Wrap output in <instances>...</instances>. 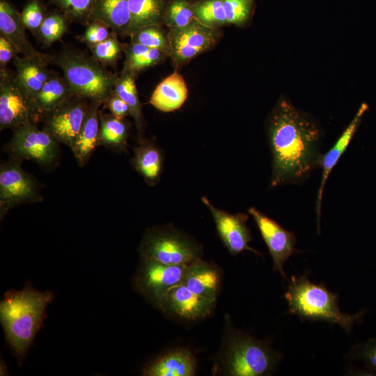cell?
<instances>
[{
	"label": "cell",
	"mask_w": 376,
	"mask_h": 376,
	"mask_svg": "<svg viewBox=\"0 0 376 376\" xmlns=\"http://www.w3.org/2000/svg\"><path fill=\"white\" fill-rule=\"evenodd\" d=\"M322 138V130L311 116L281 99L267 123L270 187L304 182L321 164Z\"/></svg>",
	"instance_id": "cell-1"
},
{
	"label": "cell",
	"mask_w": 376,
	"mask_h": 376,
	"mask_svg": "<svg viewBox=\"0 0 376 376\" xmlns=\"http://www.w3.org/2000/svg\"><path fill=\"white\" fill-rule=\"evenodd\" d=\"M51 292L31 288L6 292L0 304V320L14 352L23 356L38 332L46 306L52 301Z\"/></svg>",
	"instance_id": "cell-2"
},
{
	"label": "cell",
	"mask_w": 376,
	"mask_h": 376,
	"mask_svg": "<svg viewBox=\"0 0 376 376\" xmlns=\"http://www.w3.org/2000/svg\"><path fill=\"white\" fill-rule=\"evenodd\" d=\"M284 298L288 304V312L302 320L324 321L341 327L350 332L355 323L361 322L365 310L355 314L343 313L338 305V295L329 291L324 284L311 282L306 274L292 276Z\"/></svg>",
	"instance_id": "cell-3"
},
{
	"label": "cell",
	"mask_w": 376,
	"mask_h": 376,
	"mask_svg": "<svg viewBox=\"0 0 376 376\" xmlns=\"http://www.w3.org/2000/svg\"><path fill=\"white\" fill-rule=\"evenodd\" d=\"M50 63L60 68L73 93L89 102L104 104L113 93L118 76L93 56L65 49L52 56Z\"/></svg>",
	"instance_id": "cell-4"
},
{
	"label": "cell",
	"mask_w": 376,
	"mask_h": 376,
	"mask_svg": "<svg viewBox=\"0 0 376 376\" xmlns=\"http://www.w3.org/2000/svg\"><path fill=\"white\" fill-rule=\"evenodd\" d=\"M227 329L220 360L222 371L232 376L270 375L279 362V354L266 341Z\"/></svg>",
	"instance_id": "cell-5"
},
{
	"label": "cell",
	"mask_w": 376,
	"mask_h": 376,
	"mask_svg": "<svg viewBox=\"0 0 376 376\" xmlns=\"http://www.w3.org/2000/svg\"><path fill=\"white\" fill-rule=\"evenodd\" d=\"M138 250L142 258L172 265H189L202 254L198 243L167 226L148 228Z\"/></svg>",
	"instance_id": "cell-6"
},
{
	"label": "cell",
	"mask_w": 376,
	"mask_h": 376,
	"mask_svg": "<svg viewBox=\"0 0 376 376\" xmlns=\"http://www.w3.org/2000/svg\"><path fill=\"white\" fill-rule=\"evenodd\" d=\"M43 117L36 98L7 68L0 69V130L28 123L37 124Z\"/></svg>",
	"instance_id": "cell-7"
},
{
	"label": "cell",
	"mask_w": 376,
	"mask_h": 376,
	"mask_svg": "<svg viewBox=\"0 0 376 376\" xmlns=\"http://www.w3.org/2000/svg\"><path fill=\"white\" fill-rule=\"evenodd\" d=\"M12 130V137L3 148L10 157L33 161L45 167L56 163L59 142L45 130H40L35 123H28Z\"/></svg>",
	"instance_id": "cell-8"
},
{
	"label": "cell",
	"mask_w": 376,
	"mask_h": 376,
	"mask_svg": "<svg viewBox=\"0 0 376 376\" xmlns=\"http://www.w3.org/2000/svg\"><path fill=\"white\" fill-rule=\"evenodd\" d=\"M185 267L142 258L134 279L135 288L154 306L162 310L170 290L182 283Z\"/></svg>",
	"instance_id": "cell-9"
},
{
	"label": "cell",
	"mask_w": 376,
	"mask_h": 376,
	"mask_svg": "<svg viewBox=\"0 0 376 376\" xmlns=\"http://www.w3.org/2000/svg\"><path fill=\"white\" fill-rule=\"evenodd\" d=\"M19 159L10 157L0 166V212L2 217L11 208L42 201L36 180L23 170Z\"/></svg>",
	"instance_id": "cell-10"
},
{
	"label": "cell",
	"mask_w": 376,
	"mask_h": 376,
	"mask_svg": "<svg viewBox=\"0 0 376 376\" xmlns=\"http://www.w3.org/2000/svg\"><path fill=\"white\" fill-rule=\"evenodd\" d=\"M89 103L85 98L72 95L44 116L43 129L71 149L84 124Z\"/></svg>",
	"instance_id": "cell-11"
},
{
	"label": "cell",
	"mask_w": 376,
	"mask_h": 376,
	"mask_svg": "<svg viewBox=\"0 0 376 376\" xmlns=\"http://www.w3.org/2000/svg\"><path fill=\"white\" fill-rule=\"evenodd\" d=\"M215 31L196 19L184 27L169 29L167 37L173 62L184 64L212 47L217 40Z\"/></svg>",
	"instance_id": "cell-12"
},
{
	"label": "cell",
	"mask_w": 376,
	"mask_h": 376,
	"mask_svg": "<svg viewBox=\"0 0 376 376\" xmlns=\"http://www.w3.org/2000/svg\"><path fill=\"white\" fill-rule=\"evenodd\" d=\"M254 219L265 241L273 261V269L282 277L287 276L283 270L285 263L297 251V238L292 232L286 230L254 207L248 210Z\"/></svg>",
	"instance_id": "cell-13"
},
{
	"label": "cell",
	"mask_w": 376,
	"mask_h": 376,
	"mask_svg": "<svg viewBox=\"0 0 376 376\" xmlns=\"http://www.w3.org/2000/svg\"><path fill=\"white\" fill-rule=\"evenodd\" d=\"M202 201L211 212L218 234L230 254L235 256L244 251L261 254L249 245L251 235L246 225L247 214H230L214 206L205 196L202 197Z\"/></svg>",
	"instance_id": "cell-14"
},
{
	"label": "cell",
	"mask_w": 376,
	"mask_h": 376,
	"mask_svg": "<svg viewBox=\"0 0 376 376\" xmlns=\"http://www.w3.org/2000/svg\"><path fill=\"white\" fill-rule=\"evenodd\" d=\"M214 304V301L194 293L181 283L170 290L162 311L182 319L194 320L210 315Z\"/></svg>",
	"instance_id": "cell-15"
},
{
	"label": "cell",
	"mask_w": 376,
	"mask_h": 376,
	"mask_svg": "<svg viewBox=\"0 0 376 376\" xmlns=\"http://www.w3.org/2000/svg\"><path fill=\"white\" fill-rule=\"evenodd\" d=\"M368 106L366 103H362L359 108L354 117L347 125L334 146L327 151L325 154L322 155L321 159L322 176L320 184L317 194L316 198V215H317V224L318 233L320 230V213L321 205L322 201V196L324 189V186L327 180L339 159L346 150L350 141H352L360 123L361 118L366 111H367Z\"/></svg>",
	"instance_id": "cell-16"
},
{
	"label": "cell",
	"mask_w": 376,
	"mask_h": 376,
	"mask_svg": "<svg viewBox=\"0 0 376 376\" xmlns=\"http://www.w3.org/2000/svg\"><path fill=\"white\" fill-rule=\"evenodd\" d=\"M220 283L221 273L214 264L199 258L186 265L182 284L194 293L216 301Z\"/></svg>",
	"instance_id": "cell-17"
},
{
	"label": "cell",
	"mask_w": 376,
	"mask_h": 376,
	"mask_svg": "<svg viewBox=\"0 0 376 376\" xmlns=\"http://www.w3.org/2000/svg\"><path fill=\"white\" fill-rule=\"evenodd\" d=\"M21 13L6 0L0 1V34L6 38L24 56L47 58L32 45L25 32Z\"/></svg>",
	"instance_id": "cell-18"
},
{
	"label": "cell",
	"mask_w": 376,
	"mask_h": 376,
	"mask_svg": "<svg viewBox=\"0 0 376 376\" xmlns=\"http://www.w3.org/2000/svg\"><path fill=\"white\" fill-rule=\"evenodd\" d=\"M196 360L188 349L178 347L160 355L142 372L146 376H192L196 374Z\"/></svg>",
	"instance_id": "cell-19"
},
{
	"label": "cell",
	"mask_w": 376,
	"mask_h": 376,
	"mask_svg": "<svg viewBox=\"0 0 376 376\" xmlns=\"http://www.w3.org/2000/svg\"><path fill=\"white\" fill-rule=\"evenodd\" d=\"M97 102H90L81 131L70 149L79 166H84L100 143L99 107Z\"/></svg>",
	"instance_id": "cell-20"
},
{
	"label": "cell",
	"mask_w": 376,
	"mask_h": 376,
	"mask_svg": "<svg viewBox=\"0 0 376 376\" xmlns=\"http://www.w3.org/2000/svg\"><path fill=\"white\" fill-rule=\"evenodd\" d=\"M51 57L17 56L13 61L17 79L35 98L52 72L47 67Z\"/></svg>",
	"instance_id": "cell-21"
},
{
	"label": "cell",
	"mask_w": 376,
	"mask_h": 376,
	"mask_svg": "<svg viewBox=\"0 0 376 376\" xmlns=\"http://www.w3.org/2000/svg\"><path fill=\"white\" fill-rule=\"evenodd\" d=\"M188 89L184 78L174 71L154 90L150 103L157 109L171 112L180 109L187 98Z\"/></svg>",
	"instance_id": "cell-22"
},
{
	"label": "cell",
	"mask_w": 376,
	"mask_h": 376,
	"mask_svg": "<svg viewBox=\"0 0 376 376\" xmlns=\"http://www.w3.org/2000/svg\"><path fill=\"white\" fill-rule=\"evenodd\" d=\"M130 20L128 0H95L91 22H100L125 36H128Z\"/></svg>",
	"instance_id": "cell-23"
},
{
	"label": "cell",
	"mask_w": 376,
	"mask_h": 376,
	"mask_svg": "<svg viewBox=\"0 0 376 376\" xmlns=\"http://www.w3.org/2000/svg\"><path fill=\"white\" fill-rule=\"evenodd\" d=\"M134 151L132 164L136 171L148 185H155L162 172L163 159L159 149L152 143L143 141Z\"/></svg>",
	"instance_id": "cell-24"
},
{
	"label": "cell",
	"mask_w": 376,
	"mask_h": 376,
	"mask_svg": "<svg viewBox=\"0 0 376 376\" xmlns=\"http://www.w3.org/2000/svg\"><path fill=\"white\" fill-rule=\"evenodd\" d=\"M128 3L131 17L128 36L141 28L163 22L162 0H128Z\"/></svg>",
	"instance_id": "cell-25"
},
{
	"label": "cell",
	"mask_w": 376,
	"mask_h": 376,
	"mask_svg": "<svg viewBox=\"0 0 376 376\" xmlns=\"http://www.w3.org/2000/svg\"><path fill=\"white\" fill-rule=\"evenodd\" d=\"M74 95L64 77L52 72L36 96V100L44 117Z\"/></svg>",
	"instance_id": "cell-26"
},
{
	"label": "cell",
	"mask_w": 376,
	"mask_h": 376,
	"mask_svg": "<svg viewBox=\"0 0 376 376\" xmlns=\"http://www.w3.org/2000/svg\"><path fill=\"white\" fill-rule=\"evenodd\" d=\"M100 143L117 152L127 149L128 127L123 119L99 111Z\"/></svg>",
	"instance_id": "cell-27"
},
{
	"label": "cell",
	"mask_w": 376,
	"mask_h": 376,
	"mask_svg": "<svg viewBox=\"0 0 376 376\" xmlns=\"http://www.w3.org/2000/svg\"><path fill=\"white\" fill-rule=\"evenodd\" d=\"M136 75L133 71L123 70L114 86L113 93L123 100L130 109L138 130L139 138L143 129V115L141 104L139 101L135 84Z\"/></svg>",
	"instance_id": "cell-28"
},
{
	"label": "cell",
	"mask_w": 376,
	"mask_h": 376,
	"mask_svg": "<svg viewBox=\"0 0 376 376\" xmlns=\"http://www.w3.org/2000/svg\"><path fill=\"white\" fill-rule=\"evenodd\" d=\"M195 18L210 28L216 29L227 24L221 0H203L194 5Z\"/></svg>",
	"instance_id": "cell-29"
},
{
	"label": "cell",
	"mask_w": 376,
	"mask_h": 376,
	"mask_svg": "<svg viewBox=\"0 0 376 376\" xmlns=\"http://www.w3.org/2000/svg\"><path fill=\"white\" fill-rule=\"evenodd\" d=\"M195 19L194 5L187 0H173L164 8L163 22L169 29L184 27Z\"/></svg>",
	"instance_id": "cell-30"
},
{
	"label": "cell",
	"mask_w": 376,
	"mask_h": 376,
	"mask_svg": "<svg viewBox=\"0 0 376 376\" xmlns=\"http://www.w3.org/2000/svg\"><path fill=\"white\" fill-rule=\"evenodd\" d=\"M130 36L131 42L141 44L148 48L157 49L170 55L168 37L165 36L159 25L144 26Z\"/></svg>",
	"instance_id": "cell-31"
},
{
	"label": "cell",
	"mask_w": 376,
	"mask_h": 376,
	"mask_svg": "<svg viewBox=\"0 0 376 376\" xmlns=\"http://www.w3.org/2000/svg\"><path fill=\"white\" fill-rule=\"evenodd\" d=\"M66 18L56 13L46 16L36 35L40 42L49 46L60 40L68 30Z\"/></svg>",
	"instance_id": "cell-32"
},
{
	"label": "cell",
	"mask_w": 376,
	"mask_h": 376,
	"mask_svg": "<svg viewBox=\"0 0 376 376\" xmlns=\"http://www.w3.org/2000/svg\"><path fill=\"white\" fill-rule=\"evenodd\" d=\"M93 57L104 66H113L121 56L124 46L119 42L117 34L111 32L109 38L89 48Z\"/></svg>",
	"instance_id": "cell-33"
},
{
	"label": "cell",
	"mask_w": 376,
	"mask_h": 376,
	"mask_svg": "<svg viewBox=\"0 0 376 376\" xmlns=\"http://www.w3.org/2000/svg\"><path fill=\"white\" fill-rule=\"evenodd\" d=\"M64 13V16L74 22L88 24L95 0H54Z\"/></svg>",
	"instance_id": "cell-34"
},
{
	"label": "cell",
	"mask_w": 376,
	"mask_h": 376,
	"mask_svg": "<svg viewBox=\"0 0 376 376\" xmlns=\"http://www.w3.org/2000/svg\"><path fill=\"white\" fill-rule=\"evenodd\" d=\"M348 356L361 361L366 368L376 375V337L356 345L350 351Z\"/></svg>",
	"instance_id": "cell-35"
},
{
	"label": "cell",
	"mask_w": 376,
	"mask_h": 376,
	"mask_svg": "<svg viewBox=\"0 0 376 376\" xmlns=\"http://www.w3.org/2000/svg\"><path fill=\"white\" fill-rule=\"evenodd\" d=\"M45 17L38 0H30L21 13L24 26L34 35H37Z\"/></svg>",
	"instance_id": "cell-36"
},
{
	"label": "cell",
	"mask_w": 376,
	"mask_h": 376,
	"mask_svg": "<svg viewBox=\"0 0 376 376\" xmlns=\"http://www.w3.org/2000/svg\"><path fill=\"white\" fill-rule=\"evenodd\" d=\"M227 24H241L249 17V0H221Z\"/></svg>",
	"instance_id": "cell-37"
},
{
	"label": "cell",
	"mask_w": 376,
	"mask_h": 376,
	"mask_svg": "<svg viewBox=\"0 0 376 376\" xmlns=\"http://www.w3.org/2000/svg\"><path fill=\"white\" fill-rule=\"evenodd\" d=\"M107 25L100 22L92 21L81 36V40L90 48L109 38L111 33Z\"/></svg>",
	"instance_id": "cell-38"
},
{
	"label": "cell",
	"mask_w": 376,
	"mask_h": 376,
	"mask_svg": "<svg viewBox=\"0 0 376 376\" xmlns=\"http://www.w3.org/2000/svg\"><path fill=\"white\" fill-rule=\"evenodd\" d=\"M167 56L169 55L162 50L150 48L145 54L127 68H123V70H130L136 73L159 63Z\"/></svg>",
	"instance_id": "cell-39"
},
{
	"label": "cell",
	"mask_w": 376,
	"mask_h": 376,
	"mask_svg": "<svg viewBox=\"0 0 376 376\" xmlns=\"http://www.w3.org/2000/svg\"><path fill=\"white\" fill-rule=\"evenodd\" d=\"M115 117L123 119L131 115L130 109L127 104L114 93L104 103Z\"/></svg>",
	"instance_id": "cell-40"
},
{
	"label": "cell",
	"mask_w": 376,
	"mask_h": 376,
	"mask_svg": "<svg viewBox=\"0 0 376 376\" xmlns=\"http://www.w3.org/2000/svg\"><path fill=\"white\" fill-rule=\"evenodd\" d=\"M15 46L3 36L0 34V69L7 68V65L18 56Z\"/></svg>",
	"instance_id": "cell-41"
},
{
	"label": "cell",
	"mask_w": 376,
	"mask_h": 376,
	"mask_svg": "<svg viewBox=\"0 0 376 376\" xmlns=\"http://www.w3.org/2000/svg\"><path fill=\"white\" fill-rule=\"evenodd\" d=\"M150 48L138 43L130 42L124 46L123 52L125 54L123 68H127L141 56L145 54Z\"/></svg>",
	"instance_id": "cell-42"
}]
</instances>
